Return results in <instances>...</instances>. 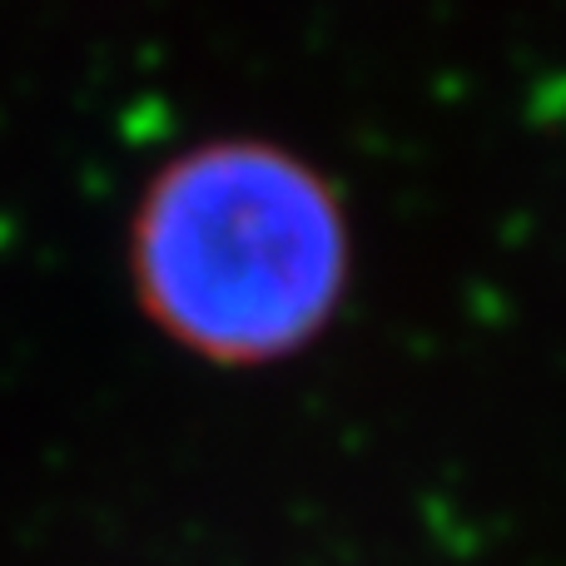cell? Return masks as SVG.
<instances>
[{
  "mask_svg": "<svg viewBox=\"0 0 566 566\" xmlns=\"http://www.w3.org/2000/svg\"><path fill=\"white\" fill-rule=\"evenodd\" d=\"M135 283L149 318L214 363L303 348L348 274L338 199L303 159L254 139L179 155L135 214Z\"/></svg>",
  "mask_w": 566,
  "mask_h": 566,
  "instance_id": "6da1fadb",
  "label": "cell"
}]
</instances>
